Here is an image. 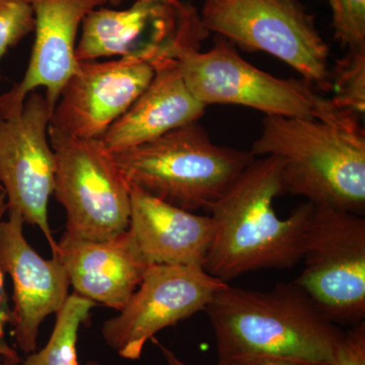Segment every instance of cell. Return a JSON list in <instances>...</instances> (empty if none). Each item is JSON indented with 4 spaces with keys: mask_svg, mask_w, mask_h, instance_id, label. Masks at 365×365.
<instances>
[{
    "mask_svg": "<svg viewBox=\"0 0 365 365\" xmlns=\"http://www.w3.org/2000/svg\"><path fill=\"white\" fill-rule=\"evenodd\" d=\"M218 362L274 359L334 365L344 332L295 282L268 292L225 285L204 309Z\"/></svg>",
    "mask_w": 365,
    "mask_h": 365,
    "instance_id": "cell-1",
    "label": "cell"
},
{
    "mask_svg": "<svg viewBox=\"0 0 365 365\" xmlns=\"http://www.w3.org/2000/svg\"><path fill=\"white\" fill-rule=\"evenodd\" d=\"M282 194L280 160L255 158L209 212L215 227L203 266L209 275L228 283L254 271L292 269L302 260L314 203L281 220L273 204Z\"/></svg>",
    "mask_w": 365,
    "mask_h": 365,
    "instance_id": "cell-2",
    "label": "cell"
},
{
    "mask_svg": "<svg viewBox=\"0 0 365 365\" xmlns=\"http://www.w3.org/2000/svg\"><path fill=\"white\" fill-rule=\"evenodd\" d=\"M251 153L280 160L283 194L364 213L365 133L359 121L333 124L268 115Z\"/></svg>",
    "mask_w": 365,
    "mask_h": 365,
    "instance_id": "cell-3",
    "label": "cell"
},
{
    "mask_svg": "<svg viewBox=\"0 0 365 365\" xmlns=\"http://www.w3.org/2000/svg\"><path fill=\"white\" fill-rule=\"evenodd\" d=\"M110 155L132 186L191 212H210L255 160L213 143L198 122Z\"/></svg>",
    "mask_w": 365,
    "mask_h": 365,
    "instance_id": "cell-4",
    "label": "cell"
},
{
    "mask_svg": "<svg viewBox=\"0 0 365 365\" xmlns=\"http://www.w3.org/2000/svg\"><path fill=\"white\" fill-rule=\"evenodd\" d=\"M177 64L190 91L205 107L244 106L265 113L266 116L333 124L359 121V117L340 109L332 98L319 95L309 81L275 78L252 66L222 37L207 52H182Z\"/></svg>",
    "mask_w": 365,
    "mask_h": 365,
    "instance_id": "cell-5",
    "label": "cell"
},
{
    "mask_svg": "<svg viewBox=\"0 0 365 365\" xmlns=\"http://www.w3.org/2000/svg\"><path fill=\"white\" fill-rule=\"evenodd\" d=\"M208 32L282 60L322 91H332L329 47L297 0H205Z\"/></svg>",
    "mask_w": 365,
    "mask_h": 365,
    "instance_id": "cell-6",
    "label": "cell"
},
{
    "mask_svg": "<svg viewBox=\"0 0 365 365\" xmlns=\"http://www.w3.org/2000/svg\"><path fill=\"white\" fill-rule=\"evenodd\" d=\"M78 62L103 57L137 58L157 67L199 49L208 36L200 14L184 0H135L123 11L101 6L81 25Z\"/></svg>",
    "mask_w": 365,
    "mask_h": 365,
    "instance_id": "cell-7",
    "label": "cell"
},
{
    "mask_svg": "<svg viewBox=\"0 0 365 365\" xmlns=\"http://www.w3.org/2000/svg\"><path fill=\"white\" fill-rule=\"evenodd\" d=\"M304 270L294 281L336 325L365 318V220L314 204L304 237Z\"/></svg>",
    "mask_w": 365,
    "mask_h": 365,
    "instance_id": "cell-8",
    "label": "cell"
},
{
    "mask_svg": "<svg viewBox=\"0 0 365 365\" xmlns=\"http://www.w3.org/2000/svg\"><path fill=\"white\" fill-rule=\"evenodd\" d=\"M49 132L54 195L66 211V234L103 242L128 230L130 187L100 139Z\"/></svg>",
    "mask_w": 365,
    "mask_h": 365,
    "instance_id": "cell-9",
    "label": "cell"
},
{
    "mask_svg": "<svg viewBox=\"0 0 365 365\" xmlns=\"http://www.w3.org/2000/svg\"><path fill=\"white\" fill-rule=\"evenodd\" d=\"M53 109L45 96L32 91L23 108L0 112V187L9 210L40 228L52 256L57 242L48 222V203L54 193V151L49 140Z\"/></svg>",
    "mask_w": 365,
    "mask_h": 365,
    "instance_id": "cell-10",
    "label": "cell"
},
{
    "mask_svg": "<svg viewBox=\"0 0 365 365\" xmlns=\"http://www.w3.org/2000/svg\"><path fill=\"white\" fill-rule=\"evenodd\" d=\"M227 284L202 267L151 265L119 314L105 322L103 338L122 359L138 360L155 334L204 311Z\"/></svg>",
    "mask_w": 365,
    "mask_h": 365,
    "instance_id": "cell-11",
    "label": "cell"
},
{
    "mask_svg": "<svg viewBox=\"0 0 365 365\" xmlns=\"http://www.w3.org/2000/svg\"><path fill=\"white\" fill-rule=\"evenodd\" d=\"M157 67L137 58L78 62L66 81L49 130L79 139H101L150 85Z\"/></svg>",
    "mask_w": 365,
    "mask_h": 365,
    "instance_id": "cell-12",
    "label": "cell"
},
{
    "mask_svg": "<svg viewBox=\"0 0 365 365\" xmlns=\"http://www.w3.org/2000/svg\"><path fill=\"white\" fill-rule=\"evenodd\" d=\"M0 222V267L13 281L14 337L21 351H37L41 324L66 304L71 287L58 257L42 258L24 235V218L16 210Z\"/></svg>",
    "mask_w": 365,
    "mask_h": 365,
    "instance_id": "cell-13",
    "label": "cell"
},
{
    "mask_svg": "<svg viewBox=\"0 0 365 365\" xmlns=\"http://www.w3.org/2000/svg\"><path fill=\"white\" fill-rule=\"evenodd\" d=\"M35 19V42L21 83L0 96V112L23 108L37 88L54 110L66 81L78 66L76 57L78 34L86 16L108 4L107 0H28Z\"/></svg>",
    "mask_w": 365,
    "mask_h": 365,
    "instance_id": "cell-14",
    "label": "cell"
},
{
    "mask_svg": "<svg viewBox=\"0 0 365 365\" xmlns=\"http://www.w3.org/2000/svg\"><path fill=\"white\" fill-rule=\"evenodd\" d=\"M76 294L121 311L150 267L128 230L103 242L86 241L64 232L56 253Z\"/></svg>",
    "mask_w": 365,
    "mask_h": 365,
    "instance_id": "cell-15",
    "label": "cell"
},
{
    "mask_svg": "<svg viewBox=\"0 0 365 365\" xmlns=\"http://www.w3.org/2000/svg\"><path fill=\"white\" fill-rule=\"evenodd\" d=\"M130 187L128 232L148 265L202 267L215 237V222Z\"/></svg>",
    "mask_w": 365,
    "mask_h": 365,
    "instance_id": "cell-16",
    "label": "cell"
},
{
    "mask_svg": "<svg viewBox=\"0 0 365 365\" xmlns=\"http://www.w3.org/2000/svg\"><path fill=\"white\" fill-rule=\"evenodd\" d=\"M205 108L185 83L177 60L170 61L158 67L148 88L100 140L109 153L134 148L198 122Z\"/></svg>",
    "mask_w": 365,
    "mask_h": 365,
    "instance_id": "cell-17",
    "label": "cell"
},
{
    "mask_svg": "<svg viewBox=\"0 0 365 365\" xmlns=\"http://www.w3.org/2000/svg\"><path fill=\"white\" fill-rule=\"evenodd\" d=\"M96 302L74 292L57 312L54 329L40 351L29 354L23 365H81L78 359V331L88 319ZM88 365H98L90 362Z\"/></svg>",
    "mask_w": 365,
    "mask_h": 365,
    "instance_id": "cell-18",
    "label": "cell"
},
{
    "mask_svg": "<svg viewBox=\"0 0 365 365\" xmlns=\"http://www.w3.org/2000/svg\"><path fill=\"white\" fill-rule=\"evenodd\" d=\"M334 103L355 116L365 112V48L348 50L331 72Z\"/></svg>",
    "mask_w": 365,
    "mask_h": 365,
    "instance_id": "cell-19",
    "label": "cell"
},
{
    "mask_svg": "<svg viewBox=\"0 0 365 365\" xmlns=\"http://www.w3.org/2000/svg\"><path fill=\"white\" fill-rule=\"evenodd\" d=\"M334 35L347 50L365 48V0H328Z\"/></svg>",
    "mask_w": 365,
    "mask_h": 365,
    "instance_id": "cell-20",
    "label": "cell"
},
{
    "mask_svg": "<svg viewBox=\"0 0 365 365\" xmlns=\"http://www.w3.org/2000/svg\"><path fill=\"white\" fill-rule=\"evenodd\" d=\"M34 28L35 19L28 0H0V59Z\"/></svg>",
    "mask_w": 365,
    "mask_h": 365,
    "instance_id": "cell-21",
    "label": "cell"
},
{
    "mask_svg": "<svg viewBox=\"0 0 365 365\" xmlns=\"http://www.w3.org/2000/svg\"><path fill=\"white\" fill-rule=\"evenodd\" d=\"M7 210H9V206H7L6 193L0 187V222L4 220ZM4 275L6 274L0 267V364L4 359L21 362L18 352L9 346L6 338V327L9 324L11 325L13 317H11V309H9V302H7V294L6 287H4Z\"/></svg>",
    "mask_w": 365,
    "mask_h": 365,
    "instance_id": "cell-22",
    "label": "cell"
},
{
    "mask_svg": "<svg viewBox=\"0 0 365 365\" xmlns=\"http://www.w3.org/2000/svg\"><path fill=\"white\" fill-rule=\"evenodd\" d=\"M334 365H365V323L345 333L335 353Z\"/></svg>",
    "mask_w": 365,
    "mask_h": 365,
    "instance_id": "cell-23",
    "label": "cell"
},
{
    "mask_svg": "<svg viewBox=\"0 0 365 365\" xmlns=\"http://www.w3.org/2000/svg\"><path fill=\"white\" fill-rule=\"evenodd\" d=\"M153 342L155 343L160 348V351H162L163 355V359H165V362H167L168 365H192L189 364H186V362L182 361V360L180 359L179 357L175 354L172 350H170L169 348L165 347L160 343H158L155 338L151 339ZM216 365H309V364H295V362L290 361H283V360H274V359H250V360H241V361H230V362H218Z\"/></svg>",
    "mask_w": 365,
    "mask_h": 365,
    "instance_id": "cell-24",
    "label": "cell"
},
{
    "mask_svg": "<svg viewBox=\"0 0 365 365\" xmlns=\"http://www.w3.org/2000/svg\"><path fill=\"white\" fill-rule=\"evenodd\" d=\"M19 364H20V362L14 361V360L4 359L2 360V362L0 364V365H19Z\"/></svg>",
    "mask_w": 365,
    "mask_h": 365,
    "instance_id": "cell-25",
    "label": "cell"
},
{
    "mask_svg": "<svg viewBox=\"0 0 365 365\" xmlns=\"http://www.w3.org/2000/svg\"><path fill=\"white\" fill-rule=\"evenodd\" d=\"M108 4H112V6H119L121 4L122 0H107Z\"/></svg>",
    "mask_w": 365,
    "mask_h": 365,
    "instance_id": "cell-26",
    "label": "cell"
}]
</instances>
